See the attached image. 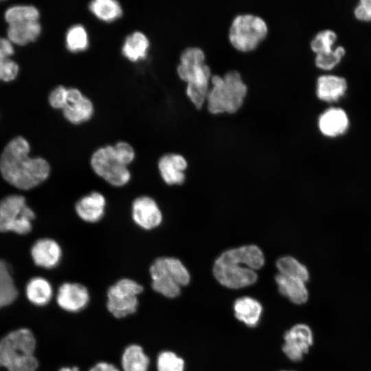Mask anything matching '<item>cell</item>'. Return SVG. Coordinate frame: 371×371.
<instances>
[{"mask_svg":"<svg viewBox=\"0 0 371 371\" xmlns=\"http://www.w3.org/2000/svg\"><path fill=\"white\" fill-rule=\"evenodd\" d=\"M30 146L26 139L17 136L5 146L0 157L3 177L21 190L33 188L48 177L50 167L41 157H30Z\"/></svg>","mask_w":371,"mask_h":371,"instance_id":"obj_1","label":"cell"},{"mask_svg":"<svg viewBox=\"0 0 371 371\" xmlns=\"http://www.w3.org/2000/svg\"><path fill=\"white\" fill-rule=\"evenodd\" d=\"M264 263V255L257 246H243L223 253L214 262L213 273L223 286L239 289L256 282L254 270Z\"/></svg>","mask_w":371,"mask_h":371,"instance_id":"obj_2","label":"cell"},{"mask_svg":"<svg viewBox=\"0 0 371 371\" xmlns=\"http://www.w3.org/2000/svg\"><path fill=\"white\" fill-rule=\"evenodd\" d=\"M205 55L200 49L189 47L183 51L177 66L179 78L187 82L186 94L198 109L206 101L212 77L210 67L205 63Z\"/></svg>","mask_w":371,"mask_h":371,"instance_id":"obj_3","label":"cell"},{"mask_svg":"<svg viewBox=\"0 0 371 371\" xmlns=\"http://www.w3.org/2000/svg\"><path fill=\"white\" fill-rule=\"evenodd\" d=\"M210 83L206 97L207 107L210 113H233L243 105L247 86L238 71H228L223 76L212 75Z\"/></svg>","mask_w":371,"mask_h":371,"instance_id":"obj_4","label":"cell"},{"mask_svg":"<svg viewBox=\"0 0 371 371\" xmlns=\"http://www.w3.org/2000/svg\"><path fill=\"white\" fill-rule=\"evenodd\" d=\"M36 339L28 329L12 331L0 341V366L8 371H36L38 363L34 356Z\"/></svg>","mask_w":371,"mask_h":371,"instance_id":"obj_5","label":"cell"},{"mask_svg":"<svg viewBox=\"0 0 371 371\" xmlns=\"http://www.w3.org/2000/svg\"><path fill=\"white\" fill-rule=\"evenodd\" d=\"M149 271L153 290L168 298L177 297L180 294L181 286L187 285L190 282L187 269L175 258L155 259Z\"/></svg>","mask_w":371,"mask_h":371,"instance_id":"obj_6","label":"cell"},{"mask_svg":"<svg viewBox=\"0 0 371 371\" xmlns=\"http://www.w3.org/2000/svg\"><path fill=\"white\" fill-rule=\"evenodd\" d=\"M268 32L265 21L250 13L236 15L229 30V40L236 49L249 52L254 49L266 37Z\"/></svg>","mask_w":371,"mask_h":371,"instance_id":"obj_7","label":"cell"},{"mask_svg":"<svg viewBox=\"0 0 371 371\" xmlns=\"http://www.w3.org/2000/svg\"><path fill=\"white\" fill-rule=\"evenodd\" d=\"M35 214L20 195H9L0 201V232L25 234L32 229Z\"/></svg>","mask_w":371,"mask_h":371,"instance_id":"obj_8","label":"cell"},{"mask_svg":"<svg viewBox=\"0 0 371 371\" xmlns=\"http://www.w3.org/2000/svg\"><path fill=\"white\" fill-rule=\"evenodd\" d=\"M143 286L133 280L122 278L111 285L107 291L106 306L117 318L133 314L138 307V295Z\"/></svg>","mask_w":371,"mask_h":371,"instance_id":"obj_9","label":"cell"},{"mask_svg":"<svg viewBox=\"0 0 371 371\" xmlns=\"http://www.w3.org/2000/svg\"><path fill=\"white\" fill-rule=\"evenodd\" d=\"M91 166L98 176L113 186H124L131 180L128 166L117 160L113 146L97 149L91 157Z\"/></svg>","mask_w":371,"mask_h":371,"instance_id":"obj_10","label":"cell"},{"mask_svg":"<svg viewBox=\"0 0 371 371\" xmlns=\"http://www.w3.org/2000/svg\"><path fill=\"white\" fill-rule=\"evenodd\" d=\"M284 343L282 350L292 361H300L313 343L311 328L304 324L292 326L284 335Z\"/></svg>","mask_w":371,"mask_h":371,"instance_id":"obj_11","label":"cell"},{"mask_svg":"<svg viewBox=\"0 0 371 371\" xmlns=\"http://www.w3.org/2000/svg\"><path fill=\"white\" fill-rule=\"evenodd\" d=\"M131 216L134 223L145 230L156 228L162 221V214L157 203L148 196H141L133 201Z\"/></svg>","mask_w":371,"mask_h":371,"instance_id":"obj_12","label":"cell"},{"mask_svg":"<svg viewBox=\"0 0 371 371\" xmlns=\"http://www.w3.org/2000/svg\"><path fill=\"white\" fill-rule=\"evenodd\" d=\"M90 295L87 288L77 282H64L58 290L56 302L64 311L77 313L88 304Z\"/></svg>","mask_w":371,"mask_h":371,"instance_id":"obj_13","label":"cell"},{"mask_svg":"<svg viewBox=\"0 0 371 371\" xmlns=\"http://www.w3.org/2000/svg\"><path fill=\"white\" fill-rule=\"evenodd\" d=\"M31 255L36 265L45 269H52L59 264L63 251L56 240L41 238L32 246Z\"/></svg>","mask_w":371,"mask_h":371,"instance_id":"obj_14","label":"cell"},{"mask_svg":"<svg viewBox=\"0 0 371 371\" xmlns=\"http://www.w3.org/2000/svg\"><path fill=\"white\" fill-rule=\"evenodd\" d=\"M106 204L104 196L95 191L81 197L75 205V211L80 219L93 223L104 215Z\"/></svg>","mask_w":371,"mask_h":371,"instance_id":"obj_15","label":"cell"},{"mask_svg":"<svg viewBox=\"0 0 371 371\" xmlns=\"http://www.w3.org/2000/svg\"><path fill=\"white\" fill-rule=\"evenodd\" d=\"M186 167V160L179 154H166L158 161L160 175L168 185L183 183L185 180L183 171Z\"/></svg>","mask_w":371,"mask_h":371,"instance_id":"obj_16","label":"cell"},{"mask_svg":"<svg viewBox=\"0 0 371 371\" xmlns=\"http://www.w3.org/2000/svg\"><path fill=\"white\" fill-rule=\"evenodd\" d=\"M41 30L38 21H19L8 24L6 35L14 45L25 46L34 42L41 35Z\"/></svg>","mask_w":371,"mask_h":371,"instance_id":"obj_17","label":"cell"},{"mask_svg":"<svg viewBox=\"0 0 371 371\" xmlns=\"http://www.w3.org/2000/svg\"><path fill=\"white\" fill-rule=\"evenodd\" d=\"M349 120L346 112L339 108H330L319 117L318 126L321 133L334 137L344 134L348 129Z\"/></svg>","mask_w":371,"mask_h":371,"instance_id":"obj_18","label":"cell"},{"mask_svg":"<svg viewBox=\"0 0 371 371\" xmlns=\"http://www.w3.org/2000/svg\"><path fill=\"white\" fill-rule=\"evenodd\" d=\"M235 317L249 327L256 326L260 322L262 313V306L256 299L243 296L234 302Z\"/></svg>","mask_w":371,"mask_h":371,"instance_id":"obj_19","label":"cell"},{"mask_svg":"<svg viewBox=\"0 0 371 371\" xmlns=\"http://www.w3.org/2000/svg\"><path fill=\"white\" fill-rule=\"evenodd\" d=\"M275 280L280 293L293 303L302 304L308 300V292L304 281L279 273Z\"/></svg>","mask_w":371,"mask_h":371,"instance_id":"obj_20","label":"cell"},{"mask_svg":"<svg viewBox=\"0 0 371 371\" xmlns=\"http://www.w3.org/2000/svg\"><path fill=\"white\" fill-rule=\"evenodd\" d=\"M347 89V82L344 78L324 75L317 81V95L326 102H335L342 97Z\"/></svg>","mask_w":371,"mask_h":371,"instance_id":"obj_21","label":"cell"},{"mask_svg":"<svg viewBox=\"0 0 371 371\" xmlns=\"http://www.w3.org/2000/svg\"><path fill=\"white\" fill-rule=\"evenodd\" d=\"M150 359L142 346L131 344L124 350L121 357L124 371H148Z\"/></svg>","mask_w":371,"mask_h":371,"instance_id":"obj_22","label":"cell"},{"mask_svg":"<svg viewBox=\"0 0 371 371\" xmlns=\"http://www.w3.org/2000/svg\"><path fill=\"white\" fill-rule=\"evenodd\" d=\"M25 291L30 302L39 306L49 303L53 295L51 284L41 277L32 278L27 284Z\"/></svg>","mask_w":371,"mask_h":371,"instance_id":"obj_23","label":"cell"},{"mask_svg":"<svg viewBox=\"0 0 371 371\" xmlns=\"http://www.w3.org/2000/svg\"><path fill=\"white\" fill-rule=\"evenodd\" d=\"M149 47V41L145 34L135 32L125 40L122 47L123 55L131 61H137L146 58Z\"/></svg>","mask_w":371,"mask_h":371,"instance_id":"obj_24","label":"cell"},{"mask_svg":"<svg viewBox=\"0 0 371 371\" xmlns=\"http://www.w3.org/2000/svg\"><path fill=\"white\" fill-rule=\"evenodd\" d=\"M65 117L73 124H80L89 120L93 113L91 100L85 96L80 100L69 103L63 109Z\"/></svg>","mask_w":371,"mask_h":371,"instance_id":"obj_25","label":"cell"},{"mask_svg":"<svg viewBox=\"0 0 371 371\" xmlns=\"http://www.w3.org/2000/svg\"><path fill=\"white\" fill-rule=\"evenodd\" d=\"M91 12L99 19L111 22L122 14L121 5L114 0H95L90 3Z\"/></svg>","mask_w":371,"mask_h":371,"instance_id":"obj_26","label":"cell"},{"mask_svg":"<svg viewBox=\"0 0 371 371\" xmlns=\"http://www.w3.org/2000/svg\"><path fill=\"white\" fill-rule=\"evenodd\" d=\"M18 292L6 263L0 260V308L12 303Z\"/></svg>","mask_w":371,"mask_h":371,"instance_id":"obj_27","label":"cell"},{"mask_svg":"<svg viewBox=\"0 0 371 371\" xmlns=\"http://www.w3.org/2000/svg\"><path fill=\"white\" fill-rule=\"evenodd\" d=\"M3 17L7 24L25 21H38L40 12L34 5L17 4L8 7L4 12Z\"/></svg>","mask_w":371,"mask_h":371,"instance_id":"obj_28","label":"cell"},{"mask_svg":"<svg viewBox=\"0 0 371 371\" xmlns=\"http://www.w3.org/2000/svg\"><path fill=\"white\" fill-rule=\"evenodd\" d=\"M276 267L279 273L284 276L296 278L307 282L309 278V273L306 267L291 256L282 257L278 260Z\"/></svg>","mask_w":371,"mask_h":371,"instance_id":"obj_29","label":"cell"},{"mask_svg":"<svg viewBox=\"0 0 371 371\" xmlns=\"http://www.w3.org/2000/svg\"><path fill=\"white\" fill-rule=\"evenodd\" d=\"M89 45L88 35L85 27L80 25L71 27L66 34V45L72 52L87 49Z\"/></svg>","mask_w":371,"mask_h":371,"instance_id":"obj_30","label":"cell"},{"mask_svg":"<svg viewBox=\"0 0 371 371\" xmlns=\"http://www.w3.org/2000/svg\"><path fill=\"white\" fill-rule=\"evenodd\" d=\"M183 359L169 350L161 352L157 359V371H184Z\"/></svg>","mask_w":371,"mask_h":371,"instance_id":"obj_31","label":"cell"},{"mask_svg":"<svg viewBox=\"0 0 371 371\" xmlns=\"http://www.w3.org/2000/svg\"><path fill=\"white\" fill-rule=\"evenodd\" d=\"M336 40L337 35L333 31L323 30L319 32L311 41V47L316 54H326L334 49L333 46Z\"/></svg>","mask_w":371,"mask_h":371,"instance_id":"obj_32","label":"cell"},{"mask_svg":"<svg viewBox=\"0 0 371 371\" xmlns=\"http://www.w3.org/2000/svg\"><path fill=\"white\" fill-rule=\"evenodd\" d=\"M344 54L345 49L341 46H339L328 53L317 54L315 65L320 69L330 70L341 61Z\"/></svg>","mask_w":371,"mask_h":371,"instance_id":"obj_33","label":"cell"},{"mask_svg":"<svg viewBox=\"0 0 371 371\" xmlns=\"http://www.w3.org/2000/svg\"><path fill=\"white\" fill-rule=\"evenodd\" d=\"M113 146L115 155L122 164L128 166L134 160L135 150L129 144L120 142Z\"/></svg>","mask_w":371,"mask_h":371,"instance_id":"obj_34","label":"cell"},{"mask_svg":"<svg viewBox=\"0 0 371 371\" xmlns=\"http://www.w3.org/2000/svg\"><path fill=\"white\" fill-rule=\"evenodd\" d=\"M20 71L19 64L12 58L0 63V80L4 82L14 81Z\"/></svg>","mask_w":371,"mask_h":371,"instance_id":"obj_35","label":"cell"},{"mask_svg":"<svg viewBox=\"0 0 371 371\" xmlns=\"http://www.w3.org/2000/svg\"><path fill=\"white\" fill-rule=\"evenodd\" d=\"M67 91L68 89L63 86H58L52 90L48 98L50 106L63 110L67 104Z\"/></svg>","mask_w":371,"mask_h":371,"instance_id":"obj_36","label":"cell"},{"mask_svg":"<svg viewBox=\"0 0 371 371\" xmlns=\"http://www.w3.org/2000/svg\"><path fill=\"white\" fill-rule=\"evenodd\" d=\"M355 17L362 21H371V0H361L355 9Z\"/></svg>","mask_w":371,"mask_h":371,"instance_id":"obj_37","label":"cell"},{"mask_svg":"<svg viewBox=\"0 0 371 371\" xmlns=\"http://www.w3.org/2000/svg\"><path fill=\"white\" fill-rule=\"evenodd\" d=\"M14 47L7 37L0 36V63L9 59L14 54Z\"/></svg>","mask_w":371,"mask_h":371,"instance_id":"obj_38","label":"cell"},{"mask_svg":"<svg viewBox=\"0 0 371 371\" xmlns=\"http://www.w3.org/2000/svg\"><path fill=\"white\" fill-rule=\"evenodd\" d=\"M89 371H120V370L112 363L102 361L95 364Z\"/></svg>","mask_w":371,"mask_h":371,"instance_id":"obj_39","label":"cell"},{"mask_svg":"<svg viewBox=\"0 0 371 371\" xmlns=\"http://www.w3.org/2000/svg\"><path fill=\"white\" fill-rule=\"evenodd\" d=\"M58 371H80V370L78 367L73 366V367H63L60 368Z\"/></svg>","mask_w":371,"mask_h":371,"instance_id":"obj_40","label":"cell"},{"mask_svg":"<svg viewBox=\"0 0 371 371\" xmlns=\"http://www.w3.org/2000/svg\"><path fill=\"white\" fill-rule=\"evenodd\" d=\"M282 371H291V370H282Z\"/></svg>","mask_w":371,"mask_h":371,"instance_id":"obj_41","label":"cell"}]
</instances>
